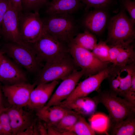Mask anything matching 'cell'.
I'll return each mask as SVG.
<instances>
[{
	"mask_svg": "<svg viewBox=\"0 0 135 135\" xmlns=\"http://www.w3.org/2000/svg\"><path fill=\"white\" fill-rule=\"evenodd\" d=\"M123 5L128 12L132 22H135V2L131 0H123Z\"/></svg>",
	"mask_w": 135,
	"mask_h": 135,
	"instance_id": "32",
	"label": "cell"
},
{
	"mask_svg": "<svg viewBox=\"0 0 135 135\" xmlns=\"http://www.w3.org/2000/svg\"><path fill=\"white\" fill-rule=\"evenodd\" d=\"M0 122L4 135H13L9 118L6 108L0 112Z\"/></svg>",
	"mask_w": 135,
	"mask_h": 135,
	"instance_id": "30",
	"label": "cell"
},
{
	"mask_svg": "<svg viewBox=\"0 0 135 135\" xmlns=\"http://www.w3.org/2000/svg\"><path fill=\"white\" fill-rule=\"evenodd\" d=\"M109 49V46L106 41L100 40L97 44L92 52L100 60L105 62H110Z\"/></svg>",
	"mask_w": 135,
	"mask_h": 135,
	"instance_id": "26",
	"label": "cell"
},
{
	"mask_svg": "<svg viewBox=\"0 0 135 135\" xmlns=\"http://www.w3.org/2000/svg\"><path fill=\"white\" fill-rule=\"evenodd\" d=\"M112 66V64L110 65L98 73L89 76L78 82L70 95L62 102H68L78 98L88 96L92 92L98 90L102 83L107 77Z\"/></svg>",
	"mask_w": 135,
	"mask_h": 135,
	"instance_id": "10",
	"label": "cell"
},
{
	"mask_svg": "<svg viewBox=\"0 0 135 135\" xmlns=\"http://www.w3.org/2000/svg\"><path fill=\"white\" fill-rule=\"evenodd\" d=\"M4 48L8 56L32 74H38L44 64L38 58L30 44L9 42Z\"/></svg>",
	"mask_w": 135,
	"mask_h": 135,
	"instance_id": "5",
	"label": "cell"
},
{
	"mask_svg": "<svg viewBox=\"0 0 135 135\" xmlns=\"http://www.w3.org/2000/svg\"><path fill=\"white\" fill-rule=\"evenodd\" d=\"M84 71L76 69L68 76L62 80L46 104L48 107L57 105L66 100L72 94L80 80L84 76Z\"/></svg>",
	"mask_w": 135,
	"mask_h": 135,
	"instance_id": "11",
	"label": "cell"
},
{
	"mask_svg": "<svg viewBox=\"0 0 135 135\" xmlns=\"http://www.w3.org/2000/svg\"><path fill=\"white\" fill-rule=\"evenodd\" d=\"M0 135H4L2 127L0 122Z\"/></svg>",
	"mask_w": 135,
	"mask_h": 135,
	"instance_id": "41",
	"label": "cell"
},
{
	"mask_svg": "<svg viewBox=\"0 0 135 135\" xmlns=\"http://www.w3.org/2000/svg\"><path fill=\"white\" fill-rule=\"evenodd\" d=\"M95 96L98 103L107 110L112 126L127 118L135 117V106L124 98L118 96L109 90H99Z\"/></svg>",
	"mask_w": 135,
	"mask_h": 135,
	"instance_id": "2",
	"label": "cell"
},
{
	"mask_svg": "<svg viewBox=\"0 0 135 135\" xmlns=\"http://www.w3.org/2000/svg\"><path fill=\"white\" fill-rule=\"evenodd\" d=\"M48 0H22V10L26 12H38L39 10L48 3Z\"/></svg>",
	"mask_w": 135,
	"mask_h": 135,
	"instance_id": "28",
	"label": "cell"
},
{
	"mask_svg": "<svg viewBox=\"0 0 135 135\" xmlns=\"http://www.w3.org/2000/svg\"><path fill=\"white\" fill-rule=\"evenodd\" d=\"M105 9H94L84 17L83 24L88 30L96 34L103 31L108 20V14Z\"/></svg>",
	"mask_w": 135,
	"mask_h": 135,
	"instance_id": "17",
	"label": "cell"
},
{
	"mask_svg": "<svg viewBox=\"0 0 135 135\" xmlns=\"http://www.w3.org/2000/svg\"><path fill=\"white\" fill-rule=\"evenodd\" d=\"M134 24L124 10H121L109 22L106 42L108 45L126 44L133 42L135 38Z\"/></svg>",
	"mask_w": 135,
	"mask_h": 135,
	"instance_id": "3",
	"label": "cell"
},
{
	"mask_svg": "<svg viewBox=\"0 0 135 135\" xmlns=\"http://www.w3.org/2000/svg\"><path fill=\"white\" fill-rule=\"evenodd\" d=\"M30 45L38 58L44 64L61 59L70 54L68 45L44 30L40 38Z\"/></svg>",
	"mask_w": 135,
	"mask_h": 135,
	"instance_id": "4",
	"label": "cell"
},
{
	"mask_svg": "<svg viewBox=\"0 0 135 135\" xmlns=\"http://www.w3.org/2000/svg\"><path fill=\"white\" fill-rule=\"evenodd\" d=\"M80 0H52L46 11L48 15L67 14L71 15L80 8Z\"/></svg>",
	"mask_w": 135,
	"mask_h": 135,
	"instance_id": "19",
	"label": "cell"
},
{
	"mask_svg": "<svg viewBox=\"0 0 135 135\" xmlns=\"http://www.w3.org/2000/svg\"><path fill=\"white\" fill-rule=\"evenodd\" d=\"M13 135H20L34 123L31 114L22 108L10 106L6 108Z\"/></svg>",
	"mask_w": 135,
	"mask_h": 135,
	"instance_id": "15",
	"label": "cell"
},
{
	"mask_svg": "<svg viewBox=\"0 0 135 135\" xmlns=\"http://www.w3.org/2000/svg\"><path fill=\"white\" fill-rule=\"evenodd\" d=\"M112 135H134L135 117L127 118L114 125L111 133Z\"/></svg>",
	"mask_w": 135,
	"mask_h": 135,
	"instance_id": "21",
	"label": "cell"
},
{
	"mask_svg": "<svg viewBox=\"0 0 135 135\" xmlns=\"http://www.w3.org/2000/svg\"><path fill=\"white\" fill-rule=\"evenodd\" d=\"M10 3L8 0H0V27L4 17L9 7Z\"/></svg>",
	"mask_w": 135,
	"mask_h": 135,
	"instance_id": "33",
	"label": "cell"
},
{
	"mask_svg": "<svg viewBox=\"0 0 135 135\" xmlns=\"http://www.w3.org/2000/svg\"><path fill=\"white\" fill-rule=\"evenodd\" d=\"M2 53V52L0 51V58L1 55Z\"/></svg>",
	"mask_w": 135,
	"mask_h": 135,
	"instance_id": "42",
	"label": "cell"
},
{
	"mask_svg": "<svg viewBox=\"0 0 135 135\" xmlns=\"http://www.w3.org/2000/svg\"><path fill=\"white\" fill-rule=\"evenodd\" d=\"M20 14L12 6L10 3L0 26L3 34L9 42L21 43L19 30Z\"/></svg>",
	"mask_w": 135,
	"mask_h": 135,
	"instance_id": "13",
	"label": "cell"
},
{
	"mask_svg": "<svg viewBox=\"0 0 135 135\" xmlns=\"http://www.w3.org/2000/svg\"><path fill=\"white\" fill-rule=\"evenodd\" d=\"M129 90L135 91V74L132 77L130 87Z\"/></svg>",
	"mask_w": 135,
	"mask_h": 135,
	"instance_id": "39",
	"label": "cell"
},
{
	"mask_svg": "<svg viewBox=\"0 0 135 135\" xmlns=\"http://www.w3.org/2000/svg\"><path fill=\"white\" fill-rule=\"evenodd\" d=\"M86 5V10L89 8L105 9L111 2L112 0H80Z\"/></svg>",
	"mask_w": 135,
	"mask_h": 135,
	"instance_id": "29",
	"label": "cell"
},
{
	"mask_svg": "<svg viewBox=\"0 0 135 135\" xmlns=\"http://www.w3.org/2000/svg\"><path fill=\"white\" fill-rule=\"evenodd\" d=\"M46 128L48 135H62L61 132L53 126H47Z\"/></svg>",
	"mask_w": 135,
	"mask_h": 135,
	"instance_id": "37",
	"label": "cell"
},
{
	"mask_svg": "<svg viewBox=\"0 0 135 135\" xmlns=\"http://www.w3.org/2000/svg\"><path fill=\"white\" fill-rule=\"evenodd\" d=\"M70 54L61 59L44 63L37 74L38 84L63 80L76 69Z\"/></svg>",
	"mask_w": 135,
	"mask_h": 135,
	"instance_id": "6",
	"label": "cell"
},
{
	"mask_svg": "<svg viewBox=\"0 0 135 135\" xmlns=\"http://www.w3.org/2000/svg\"><path fill=\"white\" fill-rule=\"evenodd\" d=\"M122 97L132 105L135 106V91L128 90Z\"/></svg>",
	"mask_w": 135,
	"mask_h": 135,
	"instance_id": "34",
	"label": "cell"
},
{
	"mask_svg": "<svg viewBox=\"0 0 135 135\" xmlns=\"http://www.w3.org/2000/svg\"><path fill=\"white\" fill-rule=\"evenodd\" d=\"M38 134H39V133L37 126L35 125L34 123L20 134V135Z\"/></svg>",
	"mask_w": 135,
	"mask_h": 135,
	"instance_id": "35",
	"label": "cell"
},
{
	"mask_svg": "<svg viewBox=\"0 0 135 135\" xmlns=\"http://www.w3.org/2000/svg\"><path fill=\"white\" fill-rule=\"evenodd\" d=\"M43 21L46 32L68 46L78 34L77 26L71 15H49Z\"/></svg>",
	"mask_w": 135,
	"mask_h": 135,
	"instance_id": "1",
	"label": "cell"
},
{
	"mask_svg": "<svg viewBox=\"0 0 135 135\" xmlns=\"http://www.w3.org/2000/svg\"><path fill=\"white\" fill-rule=\"evenodd\" d=\"M70 53L77 66L88 76L97 74L108 67L110 62H102L90 51L81 47L72 42L68 45Z\"/></svg>",
	"mask_w": 135,
	"mask_h": 135,
	"instance_id": "7",
	"label": "cell"
},
{
	"mask_svg": "<svg viewBox=\"0 0 135 135\" xmlns=\"http://www.w3.org/2000/svg\"><path fill=\"white\" fill-rule=\"evenodd\" d=\"M4 106L2 92L0 88V112L5 109Z\"/></svg>",
	"mask_w": 135,
	"mask_h": 135,
	"instance_id": "40",
	"label": "cell"
},
{
	"mask_svg": "<svg viewBox=\"0 0 135 135\" xmlns=\"http://www.w3.org/2000/svg\"><path fill=\"white\" fill-rule=\"evenodd\" d=\"M37 84L23 82L5 85L2 90L10 106L23 108L27 106L30 93Z\"/></svg>",
	"mask_w": 135,
	"mask_h": 135,
	"instance_id": "9",
	"label": "cell"
},
{
	"mask_svg": "<svg viewBox=\"0 0 135 135\" xmlns=\"http://www.w3.org/2000/svg\"><path fill=\"white\" fill-rule=\"evenodd\" d=\"M39 134L48 135L47 128L42 124L40 123L37 126Z\"/></svg>",
	"mask_w": 135,
	"mask_h": 135,
	"instance_id": "38",
	"label": "cell"
},
{
	"mask_svg": "<svg viewBox=\"0 0 135 135\" xmlns=\"http://www.w3.org/2000/svg\"><path fill=\"white\" fill-rule=\"evenodd\" d=\"M99 104L95 96L78 98L67 102H62L57 105L74 111L84 116H89L94 112Z\"/></svg>",
	"mask_w": 135,
	"mask_h": 135,
	"instance_id": "16",
	"label": "cell"
},
{
	"mask_svg": "<svg viewBox=\"0 0 135 135\" xmlns=\"http://www.w3.org/2000/svg\"><path fill=\"white\" fill-rule=\"evenodd\" d=\"M44 30L43 20L38 12H28L20 14V39L21 43L31 44L37 40Z\"/></svg>",
	"mask_w": 135,
	"mask_h": 135,
	"instance_id": "8",
	"label": "cell"
},
{
	"mask_svg": "<svg viewBox=\"0 0 135 135\" xmlns=\"http://www.w3.org/2000/svg\"><path fill=\"white\" fill-rule=\"evenodd\" d=\"M12 6L20 14L22 12V0H8Z\"/></svg>",
	"mask_w": 135,
	"mask_h": 135,
	"instance_id": "36",
	"label": "cell"
},
{
	"mask_svg": "<svg viewBox=\"0 0 135 135\" xmlns=\"http://www.w3.org/2000/svg\"><path fill=\"white\" fill-rule=\"evenodd\" d=\"M120 82L118 96H121L129 89L133 75L135 74V62L123 66L124 76L120 67L114 66Z\"/></svg>",
	"mask_w": 135,
	"mask_h": 135,
	"instance_id": "20",
	"label": "cell"
},
{
	"mask_svg": "<svg viewBox=\"0 0 135 135\" xmlns=\"http://www.w3.org/2000/svg\"><path fill=\"white\" fill-rule=\"evenodd\" d=\"M128 44H116L108 45L109 47V55L110 62L112 64H114L121 51L125 46Z\"/></svg>",
	"mask_w": 135,
	"mask_h": 135,
	"instance_id": "31",
	"label": "cell"
},
{
	"mask_svg": "<svg viewBox=\"0 0 135 135\" xmlns=\"http://www.w3.org/2000/svg\"><path fill=\"white\" fill-rule=\"evenodd\" d=\"M36 110V114L46 124L53 126L66 114L73 111L58 105L43 107Z\"/></svg>",
	"mask_w": 135,
	"mask_h": 135,
	"instance_id": "18",
	"label": "cell"
},
{
	"mask_svg": "<svg viewBox=\"0 0 135 135\" xmlns=\"http://www.w3.org/2000/svg\"><path fill=\"white\" fill-rule=\"evenodd\" d=\"M58 83V80L38 84L32 90L27 106L30 109L36 110L44 106L52 96Z\"/></svg>",
	"mask_w": 135,
	"mask_h": 135,
	"instance_id": "14",
	"label": "cell"
},
{
	"mask_svg": "<svg viewBox=\"0 0 135 135\" xmlns=\"http://www.w3.org/2000/svg\"><path fill=\"white\" fill-rule=\"evenodd\" d=\"M77 135H94V129L86 121L84 116L80 114L74 125L69 130Z\"/></svg>",
	"mask_w": 135,
	"mask_h": 135,
	"instance_id": "24",
	"label": "cell"
},
{
	"mask_svg": "<svg viewBox=\"0 0 135 135\" xmlns=\"http://www.w3.org/2000/svg\"><path fill=\"white\" fill-rule=\"evenodd\" d=\"M78 46L92 51L97 44L96 37L88 30L78 34L72 41Z\"/></svg>",
	"mask_w": 135,
	"mask_h": 135,
	"instance_id": "23",
	"label": "cell"
},
{
	"mask_svg": "<svg viewBox=\"0 0 135 135\" xmlns=\"http://www.w3.org/2000/svg\"><path fill=\"white\" fill-rule=\"evenodd\" d=\"M132 42L124 47L117 57L115 63L112 64L113 65L123 67L135 62L134 48Z\"/></svg>",
	"mask_w": 135,
	"mask_h": 135,
	"instance_id": "22",
	"label": "cell"
},
{
	"mask_svg": "<svg viewBox=\"0 0 135 135\" xmlns=\"http://www.w3.org/2000/svg\"><path fill=\"white\" fill-rule=\"evenodd\" d=\"M26 80L25 73L2 52L0 58V81L10 85L26 82Z\"/></svg>",
	"mask_w": 135,
	"mask_h": 135,
	"instance_id": "12",
	"label": "cell"
},
{
	"mask_svg": "<svg viewBox=\"0 0 135 135\" xmlns=\"http://www.w3.org/2000/svg\"><path fill=\"white\" fill-rule=\"evenodd\" d=\"M106 79L109 84V90L118 96L120 82L116 69L112 64L111 70Z\"/></svg>",
	"mask_w": 135,
	"mask_h": 135,
	"instance_id": "27",
	"label": "cell"
},
{
	"mask_svg": "<svg viewBox=\"0 0 135 135\" xmlns=\"http://www.w3.org/2000/svg\"><path fill=\"white\" fill-rule=\"evenodd\" d=\"M80 115L74 111L67 114L53 127L61 133L69 130L77 121Z\"/></svg>",
	"mask_w": 135,
	"mask_h": 135,
	"instance_id": "25",
	"label": "cell"
}]
</instances>
